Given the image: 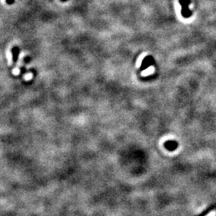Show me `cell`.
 <instances>
[{
  "label": "cell",
  "instance_id": "7a4b0ae2",
  "mask_svg": "<svg viewBox=\"0 0 216 216\" xmlns=\"http://www.w3.org/2000/svg\"><path fill=\"white\" fill-rule=\"evenodd\" d=\"M214 214H215V212L212 211V212H211V213H209V214H207V216H214Z\"/></svg>",
  "mask_w": 216,
  "mask_h": 216
},
{
  "label": "cell",
  "instance_id": "6da1fadb",
  "mask_svg": "<svg viewBox=\"0 0 216 216\" xmlns=\"http://www.w3.org/2000/svg\"><path fill=\"white\" fill-rule=\"evenodd\" d=\"M180 4L182 5V15L184 18H189L192 15V11L189 9V4L191 0H179Z\"/></svg>",
  "mask_w": 216,
  "mask_h": 216
}]
</instances>
